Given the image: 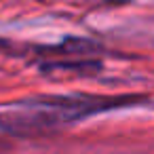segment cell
Listing matches in <instances>:
<instances>
[{
	"label": "cell",
	"mask_w": 154,
	"mask_h": 154,
	"mask_svg": "<svg viewBox=\"0 0 154 154\" xmlns=\"http://www.w3.org/2000/svg\"><path fill=\"white\" fill-rule=\"evenodd\" d=\"M133 97H93V95H68V97H40L32 101H21L0 116V125L11 133L34 135L49 133L70 122L89 118L99 112H108Z\"/></svg>",
	"instance_id": "obj_1"
}]
</instances>
